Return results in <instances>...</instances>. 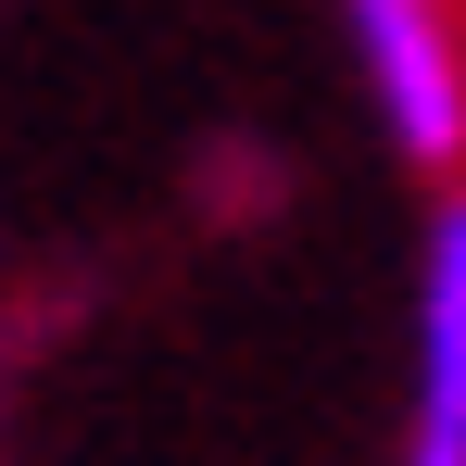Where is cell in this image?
Listing matches in <instances>:
<instances>
[{"instance_id": "1", "label": "cell", "mask_w": 466, "mask_h": 466, "mask_svg": "<svg viewBox=\"0 0 466 466\" xmlns=\"http://www.w3.org/2000/svg\"><path fill=\"white\" fill-rule=\"evenodd\" d=\"M340 38L366 64L379 127L416 164H466V25L454 0H340Z\"/></svg>"}, {"instance_id": "2", "label": "cell", "mask_w": 466, "mask_h": 466, "mask_svg": "<svg viewBox=\"0 0 466 466\" xmlns=\"http://www.w3.org/2000/svg\"><path fill=\"white\" fill-rule=\"evenodd\" d=\"M390 466H466V202H441L416 252V390Z\"/></svg>"}]
</instances>
